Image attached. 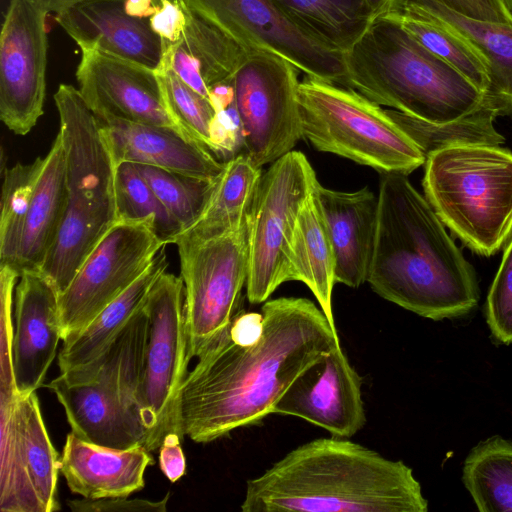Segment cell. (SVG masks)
I'll return each instance as SVG.
<instances>
[{
	"instance_id": "obj_1",
	"label": "cell",
	"mask_w": 512,
	"mask_h": 512,
	"mask_svg": "<svg viewBox=\"0 0 512 512\" xmlns=\"http://www.w3.org/2000/svg\"><path fill=\"white\" fill-rule=\"evenodd\" d=\"M261 313L258 340L236 343L226 326L196 357L180 394L182 439L209 443L261 423L292 382L340 344L337 329L309 299L267 300Z\"/></svg>"
},
{
	"instance_id": "obj_2",
	"label": "cell",
	"mask_w": 512,
	"mask_h": 512,
	"mask_svg": "<svg viewBox=\"0 0 512 512\" xmlns=\"http://www.w3.org/2000/svg\"><path fill=\"white\" fill-rule=\"evenodd\" d=\"M367 282L383 299L434 321L464 316L478 304L472 265L407 175L382 174Z\"/></svg>"
},
{
	"instance_id": "obj_3",
	"label": "cell",
	"mask_w": 512,
	"mask_h": 512,
	"mask_svg": "<svg viewBox=\"0 0 512 512\" xmlns=\"http://www.w3.org/2000/svg\"><path fill=\"white\" fill-rule=\"evenodd\" d=\"M243 512H426L412 469L348 438L306 442L246 483Z\"/></svg>"
},
{
	"instance_id": "obj_4",
	"label": "cell",
	"mask_w": 512,
	"mask_h": 512,
	"mask_svg": "<svg viewBox=\"0 0 512 512\" xmlns=\"http://www.w3.org/2000/svg\"><path fill=\"white\" fill-rule=\"evenodd\" d=\"M346 85L378 105L445 124L484 105V94L397 22L376 18L345 55Z\"/></svg>"
},
{
	"instance_id": "obj_5",
	"label": "cell",
	"mask_w": 512,
	"mask_h": 512,
	"mask_svg": "<svg viewBox=\"0 0 512 512\" xmlns=\"http://www.w3.org/2000/svg\"><path fill=\"white\" fill-rule=\"evenodd\" d=\"M54 101L64 152L66 202L56 240L39 273L60 295L118 221L117 166L101 124L79 89L60 84Z\"/></svg>"
},
{
	"instance_id": "obj_6",
	"label": "cell",
	"mask_w": 512,
	"mask_h": 512,
	"mask_svg": "<svg viewBox=\"0 0 512 512\" xmlns=\"http://www.w3.org/2000/svg\"><path fill=\"white\" fill-rule=\"evenodd\" d=\"M148 329L143 306L94 364L60 373L47 385L82 440L121 450L145 447L140 391Z\"/></svg>"
},
{
	"instance_id": "obj_7",
	"label": "cell",
	"mask_w": 512,
	"mask_h": 512,
	"mask_svg": "<svg viewBox=\"0 0 512 512\" xmlns=\"http://www.w3.org/2000/svg\"><path fill=\"white\" fill-rule=\"evenodd\" d=\"M425 198L470 250L492 256L512 233V152L500 145H461L426 156Z\"/></svg>"
},
{
	"instance_id": "obj_8",
	"label": "cell",
	"mask_w": 512,
	"mask_h": 512,
	"mask_svg": "<svg viewBox=\"0 0 512 512\" xmlns=\"http://www.w3.org/2000/svg\"><path fill=\"white\" fill-rule=\"evenodd\" d=\"M302 134L329 152L384 173L408 175L426 156L387 110L352 88L309 78L299 83Z\"/></svg>"
},
{
	"instance_id": "obj_9",
	"label": "cell",
	"mask_w": 512,
	"mask_h": 512,
	"mask_svg": "<svg viewBox=\"0 0 512 512\" xmlns=\"http://www.w3.org/2000/svg\"><path fill=\"white\" fill-rule=\"evenodd\" d=\"M248 233L249 220L221 235L181 233L174 241L185 289L189 360L197 357L238 312L248 276Z\"/></svg>"
},
{
	"instance_id": "obj_10",
	"label": "cell",
	"mask_w": 512,
	"mask_h": 512,
	"mask_svg": "<svg viewBox=\"0 0 512 512\" xmlns=\"http://www.w3.org/2000/svg\"><path fill=\"white\" fill-rule=\"evenodd\" d=\"M144 309L149 318L140 391L141 415L147 430L145 448H160L179 428L181 389L188 374V335L183 280L163 272L150 289Z\"/></svg>"
},
{
	"instance_id": "obj_11",
	"label": "cell",
	"mask_w": 512,
	"mask_h": 512,
	"mask_svg": "<svg viewBox=\"0 0 512 512\" xmlns=\"http://www.w3.org/2000/svg\"><path fill=\"white\" fill-rule=\"evenodd\" d=\"M302 152L290 151L262 175L249 217V268L246 295L261 304L286 279L295 226L307 198L318 184Z\"/></svg>"
},
{
	"instance_id": "obj_12",
	"label": "cell",
	"mask_w": 512,
	"mask_h": 512,
	"mask_svg": "<svg viewBox=\"0 0 512 512\" xmlns=\"http://www.w3.org/2000/svg\"><path fill=\"white\" fill-rule=\"evenodd\" d=\"M298 69L265 50H253L233 77L241 153L262 167L281 158L303 137Z\"/></svg>"
},
{
	"instance_id": "obj_13",
	"label": "cell",
	"mask_w": 512,
	"mask_h": 512,
	"mask_svg": "<svg viewBox=\"0 0 512 512\" xmlns=\"http://www.w3.org/2000/svg\"><path fill=\"white\" fill-rule=\"evenodd\" d=\"M166 245L147 222L117 221L58 295L62 342L127 290Z\"/></svg>"
},
{
	"instance_id": "obj_14",
	"label": "cell",
	"mask_w": 512,
	"mask_h": 512,
	"mask_svg": "<svg viewBox=\"0 0 512 512\" xmlns=\"http://www.w3.org/2000/svg\"><path fill=\"white\" fill-rule=\"evenodd\" d=\"M252 50L272 52L309 78L346 87L344 54L289 21L271 0H179Z\"/></svg>"
},
{
	"instance_id": "obj_15",
	"label": "cell",
	"mask_w": 512,
	"mask_h": 512,
	"mask_svg": "<svg viewBox=\"0 0 512 512\" xmlns=\"http://www.w3.org/2000/svg\"><path fill=\"white\" fill-rule=\"evenodd\" d=\"M48 11L34 0H11L0 35V118L26 135L43 114Z\"/></svg>"
},
{
	"instance_id": "obj_16",
	"label": "cell",
	"mask_w": 512,
	"mask_h": 512,
	"mask_svg": "<svg viewBox=\"0 0 512 512\" xmlns=\"http://www.w3.org/2000/svg\"><path fill=\"white\" fill-rule=\"evenodd\" d=\"M362 384L339 344L292 382L273 414L298 417L332 436L350 438L366 424Z\"/></svg>"
},
{
	"instance_id": "obj_17",
	"label": "cell",
	"mask_w": 512,
	"mask_h": 512,
	"mask_svg": "<svg viewBox=\"0 0 512 512\" xmlns=\"http://www.w3.org/2000/svg\"><path fill=\"white\" fill-rule=\"evenodd\" d=\"M76 79L83 99L98 119L157 125L184 133L166 107L156 71L88 50L82 51Z\"/></svg>"
},
{
	"instance_id": "obj_18",
	"label": "cell",
	"mask_w": 512,
	"mask_h": 512,
	"mask_svg": "<svg viewBox=\"0 0 512 512\" xmlns=\"http://www.w3.org/2000/svg\"><path fill=\"white\" fill-rule=\"evenodd\" d=\"M12 345L18 395L35 392L45 379L62 341L58 294L39 272H24L15 288Z\"/></svg>"
},
{
	"instance_id": "obj_19",
	"label": "cell",
	"mask_w": 512,
	"mask_h": 512,
	"mask_svg": "<svg viewBox=\"0 0 512 512\" xmlns=\"http://www.w3.org/2000/svg\"><path fill=\"white\" fill-rule=\"evenodd\" d=\"M55 19L82 51L96 50L154 71L161 67L162 39L149 18L126 12L125 0H85Z\"/></svg>"
},
{
	"instance_id": "obj_20",
	"label": "cell",
	"mask_w": 512,
	"mask_h": 512,
	"mask_svg": "<svg viewBox=\"0 0 512 512\" xmlns=\"http://www.w3.org/2000/svg\"><path fill=\"white\" fill-rule=\"evenodd\" d=\"M113 160L154 166L199 179H217L225 162L186 134L169 127L98 119Z\"/></svg>"
},
{
	"instance_id": "obj_21",
	"label": "cell",
	"mask_w": 512,
	"mask_h": 512,
	"mask_svg": "<svg viewBox=\"0 0 512 512\" xmlns=\"http://www.w3.org/2000/svg\"><path fill=\"white\" fill-rule=\"evenodd\" d=\"M154 460L144 446L113 449L82 440L72 431L60 456V471L71 492L86 499L128 497L142 490Z\"/></svg>"
},
{
	"instance_id": "obj_22",
	"label": "cell",
	"mask_w": 512,
	"mask_h": 512,
	"mask_svg": "<svg viewBox=\"0 0 512 512\" xmlns=\"http://www.w3.org/2000/svg\"><path fill=\"white\" fill-rule=\"evenodd\" d=\"M336 258V283L358 288L367 281L374 253L378 196L317 186Z\"/></svg>"
},
{
	"instance_id": "obj_23",
	"label": "cell",
	"mask_w": 512,
	"mask_h": 512,
	"mask_svg": "<svg viewBox=\"0 0 512 512\" xmlns=\"http://www.w3.org/2000/svg\"><path fill=\"white\" fill-rule=\"evenodd\" d=\"M392 5L429 16L469 42L487 68L484 104L498 116H512V25L471 19L435 0H394Z\"/></svg>"
},
{
	"instance_id": "obj_24",
	"label": "cell",
	"mask_w": 512,
	"mask_h": 512,
	"mask_svg": "<svg viewBox=\"0 0 512 512\" xmlns=\"http://www.w3.org/2000/svg\"><path fill=\"white\" fill-rule=\"evenodd\" d=\"M66 202L65 162L57 134L38 177L26 214L14 269L39 272L56 240Z\"/></svg>"
},
{
	"instance_id": "obj_25",
	"label": "cell",
	"mask_w": 512,
	"mask_h": 512,
	"mask_svg": "<svg viewBox=\"0 0 512 512\" xmlns=\"http://www.w3.org/2000/svg\"><path fill=\"white\" fill-rule=\"evenodd\" d=\"M317 186L299 214L289 248L286 279L303 282L336 328L332 309L336 258Z\"/></svg>"
},
{
	"instance_id": "obj_26",
	"label": "cell",
	"mask_w": 512,
	"mask_h": 512,
	"mask_svg": "<svg viewBox=\"0 0 512 512\" xmlns=\"http://www.w3.org/2000/svg\"><path fill=\"white\" fill-rule=\"evenodd\" d=\"M162 249L149 268L119 297L106 306L81 332L63 345L58 354L60 372L87 368L104 355L132 317L144 306L158 277L167 270Z\"/></svg>"
},
{
	"instance_id": "obj_27",
	"label": "cell",
	"mask_w": 512,
	"mask_h": 512,
	"mask_svg": "<svg viewBox=\"0 0 512 512\" xmlns=\"http://www.w3.org/2000/svg\"><path fill=\"white\" fill-rule=\"evenodd\" d=\"M305 34L346 54L374 21L366 0H271Z\"/></svg>"
},
{
	"instance_id": "obj_28",
	"label": "cell",
	"mask_w": 512,
	"mask_h": 512,
	"mask_svg": "<svg viewBox=\"0 0 512 512\" xmlns=\"http://www.w3.org/2000/svg\"><path fill=\"white\" fill-rule=\"evenodd\" d=\"M262 175L261 167L243 154L226 161L200 217L182 233L212 237L244 226L249 220Z\"/></svg>"
},
{
	"instance_id": "obj_29",
	"label": "cell",
	"mask_w": 512,
	"mask_h": 512,
	"mask_svg": "<svg viewBox=\"0 0 512 512\" xmlns=\"http://www.w3.org/2000/svg\"><path fill=\"white\" fill-rule=\"evenodd\" d=\"M15 416L22 460L44 512L58 511L60 457L51 443L35 392L17 396Z\"/></svg>"
},
{
	"instance_id": "obj_30",
	"label": "cell",
	"mask_w": 512,
	"mask_h": 512,
	"mask_svg": "<svg viewBox=\"0 0 512 512\" xmlns=\"http://www.w3.org/2000/svg\"><path fill=\"white\" fill-rule=\"evenodd\" d=\"M462 481L480 512H512V442L493 435L467 454Z\"/></svg>"
},
{
	"instance_id": "obj_31",
	"label": "cell",
	"mask_w": 512,
	"mask_h": 512,
	"mask_svg": "<svg viewBox=\"0 0 512 512\" xmlns=\"http://www.w3.org/2000/svg\"><path fill=\"white\" fill-rule=\"evenodd\" d=\"M379 17L397 22L422 46L460 72L485 95L488 86L486 65L461 35L429 16L398 5H392Z\"/></svg>"
},
{
	"instance_id": "obj_32",
	"label": "cell",
	"mask_w": 512,
	"mask_h": 512,
	"mask_svg": "<svg viewBox=\"0 0 512 512\" xmlns=\"http://www.w3.org/2000/svg\"><path fill=\"white\" fill-rule=\"evenodd\" d=\"M179 3L186 16L179 42L199 62L206 85L209 88L218 83H232L242 61L253 50Z\"/></svg>"
},
{
	"instance_id": "obj_33",
	"label": "cell",
	"mask_w": 512,
	"mask_h": 512,
	"mask_svg": "<svg viewBox=\"0 0 512 512\" xmlns=\"http://www.w3.org/2000/svg\"><path fill=\"white\" fill-rule=\"evenodd\" d=\"M387 112L425 156L454 146L501 145L505 141L494 127L496 111L485 104L461 119L445 124L424 122L396 110Z\"/></svg>"
},
{
	"instance_id": "obj_34",
	"label": "cell",
	"mask_w": 512,
	"mask_h": 512,
	"mask_svg": "<svg viewBox=\"0 0 512 512\" xmlns=\"http://www.w3.org/2000/svg\"><path fill=\"white\" fill-rule=\"evenodd\" d=\"M17 396H0L2 512H44L24 466L15 416Z\"/></svg>"
},
{
	"instance_id": "obj_35",
	"label": "cell",
	"mask_w": 512,
	"mask_h": 512,
	"mask_svg": "<svg viewBox=\"0 0 512 512\" xmlns=\"http://www.w3.org/2000/svg\"><path fill=\"white\" fill-rule=\"evenodd\" d=\"M116 198L118 221L147 222L161 240L174 244L182 229L134 163L117 166Z\"/></svg>"
},
{
	"instance_id": "obj_36",
	"label": "cell",
	"mask_w": 512,
	"mask_h": 512,
	"mask_svg": "<svg viewBox=\"0 0 512 512\" xmlns=\"http://www.w3.org/2000/svg\"><path fill=\"white\" fill-rule=\"evenodd\" d=\"M44 158L18 163L3 172L0 212V266L14 267L28 212Z\"/></svg>"
},
{
	"instance_id": "obj_37",
	"label": "cell",
	"mask_w": 512,
	"mask_h": 512,
	"mask_svg": "<svg viewBox=\"0 0 512 512\" xmlns=\"http://www.w3.org/2000/svg\"><path fill=\"white\" fill-rule=\"evenodd\" d=\"M135 165L159 200L178 222L182 229L181 233L198 220L219 178L199 179L154 166Z\"/></svg>"
},
{
	"instance_id": "obj_38",
	"label": "cell",
	"mask_w": 512,
	"mask_h": 512,
	"mask_svg": "<svg viewBox=\"0 0 512 512\" xmlns=\"http://www.w3.org/2000/svg\"><path fill=\"white\" fill-rule=\"evenodd\" d=\"M156 73L166 107L174 121L184 133L216 155L212 141L216 111L209 99L189 87L169 68H161Z\"/></svg>"
},
{
	"instance_id": "obj_39",
	"label": "cell",
	"mask_w": 512,
	"mask_h": 512,
	"mask_svg": "<svg viewBox=\"0 0 512 512\" xmlns=\"http://www.w3.org/2000/svg\"><path fill=\"white\" fill-rule=\"evenodd\" d=\"M485 316L493 338L512 344V233L487 294Z\"/></svg>"
},
{
	"instance_id": "obj_40",
	"label": "cell",
	"mask_w": 512,
	"mask_h": 512,
	"mask_svg": "<svg viewBox=\"0 0 512 512\" xmlns=\"http://www.w3.org/2000/svg\"><path fill=\"white\" fill-rule=\"evenodd\" d=\"M19 273L8 265L0 266V303H1V336H0V395L9 398L16 397L12 345L14 322L12 306Z\"/></svg>"
},
{
	"instance_id": "obj_41",
	"label": "cell",
	"mask_w": 512,
	"mask_h": 512,
	"mask_svg": "<svg viewBox=\"0 0 512 512\" xmlns=\"http://www.w3.org/2000/svg\"><path fill=\"white\" fill-rule=\"evenodd\" d=\"M170 494L160 501L147 499H129L128 497L105 499H75L67 501L68 507L74 512H166Z\"/></svg>"
},
{
	"instance_id": "obj_42",
	"label": "cell",
	"mask_w": 512,
	"mask_h": 512,
	"mask_svg": "<svg viewBox=\"0 0 512 512\" xmlns=\"http://www.w3.org/2000/svg\"><path fill=\"white\" fill-rule=\"evenodd\" d=\"M465 17L512 25V15L503 0H435Z\"/></svg>"
},
{
	"instance_id": "obj_43",
	"label": "cell",
	"mask_w": 512,
	"mask_h": 512,
	"mask_svg": "<svg viewBox=\"0 0 512 512\" xmlns=\"http://www.w3.org/2000/svg\"><path fill=\"white\" fill-rule=\"evenodd\" d=\"M158 1L159 8L157 12L149 18L150 26L163 41L175 43L181 38L184 31L185 13L179 2Z\"/></svg>"
},
{
	"instance_id": "obj_44",
	"label": "cell",
	"mask_w": 512,
	"mask_h": 512,
	"mask_svg": "<svg viewBox=\"0 0 512 512\" xmlns=\"http://www.w3.org/2000/svg\"><path fill=\"white\" fill-rule=\"evenodd\" d=\"M181 438L176 433L167 434L160 446L159 466L171 482L178 481L186 470L185 456L180 445Z\"/></svg>"
},
{
	"instance_id": "obj_45",
	"label": "cell",
	"mask_w": 512,
	"mask_h": 512,
	"mask_svg": "<svg viewBox=\"0 0 512 512\" xmlns=\"http://www.w3.org/2000/svg\"><path fill=\"white\" fill-rule=\"evenodd\" d=\"M157 0H125V10L128 14L139 18H150L157 12Z\"/></svg>"
},
{
	"instance_id": "obj_46",
	"label": "cell",
	"mask_w": 512,
	"mask_h": 512,
	"mask_svg": "<svg viewBox=\"0 0 512 512\" xmlns=\"http://www.w3.org/2000/svg\"><path fill=\"white\" fill-rule=\"evenodd\" d=\"M48 12L58 13L85 0H34Z\"/></svg>"
},
{
	"instance_id": "obj_47",
	"label": "cell",
	"mask_w": 512,
	"mask_h": 512,
	"mask_svg": "<svg viewBox=\"0 0 512 512\" xmlns=\"http://www.w3.org/2000/svg\"><path fill=\"white\" fill-rule=\"evenodd\" d=\"M394 0H366L372 12L374 20L384 14L392 5Z\"/></svg>"
},
{
	"instance_id": "obj_48",
	"label": "cell",
	"mask_w": 512,
	"mask_h": 512,
	"mask_svg": "<svg viewBox=\"0 0 512 512\" xmlns=\"http://www.w3.org/2000/svg\"><path fill=\"white\" fill-rule=\"evenodd\" d=\"M503 3L505 4L509 13L512 15V0H503Z\"/></svg>"
},
{
	"instance_id": "obj_49",
	"label": "cell",
	"mask_w": 512,
	"mask_h": 512,
	"mask_svg": "<svg viewBox=\"0 0 512 512\" xmlns=\"http://www.w3.org/2000/svg\"><path fill=\"white\" fill-rule=\"evenodd\" d=\"M157 1H158V0H157ZM171 1H173V2H177V3L179 2V0H171Z\"/></svg>"
}]
</instances>
